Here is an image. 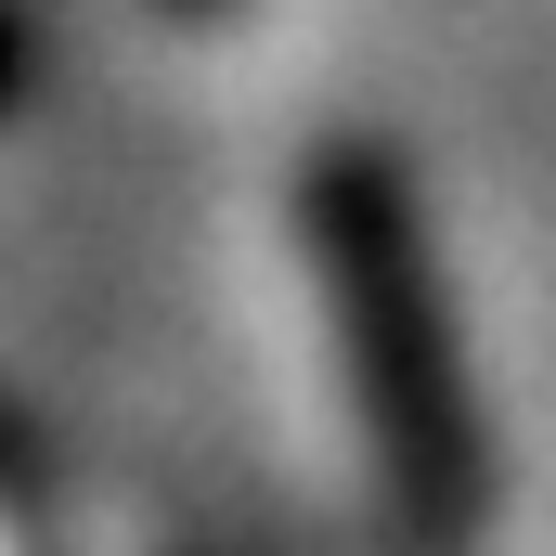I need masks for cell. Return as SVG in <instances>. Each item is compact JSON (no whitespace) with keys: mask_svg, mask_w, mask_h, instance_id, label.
Wrapping results in <instances>:
<instances>
[{"mask_svg":"<svg viewBox=\"0 0 556 556\" xmlns=\"http://www.w3.org/2000/svg\"><path fill=\"white\" fill-rule=\"evenodd\" d=\"M311 247L337 285V350H350V389L363 427L402 479L427 544H453L479 518V415L453 389V324H440V273H427V233L402 207V168L376 155H324L311 181Z\"/></svg>","mask_w":556,"mask_h":556,"instance_id":"1","label":"cell"},{"mask_svg":"<svg viewBox=\"0 0 556 556\" xmlns=\"http://www.w3.org/2000/svg\"><path fill=\"white\" fill-rule=\"evenodd\" d=\"M181 13H233V0H181Z\"/></svg>","mask_w":556,"mask_h":556,"instance_id":"2","label":"cell"}]
</instances>
